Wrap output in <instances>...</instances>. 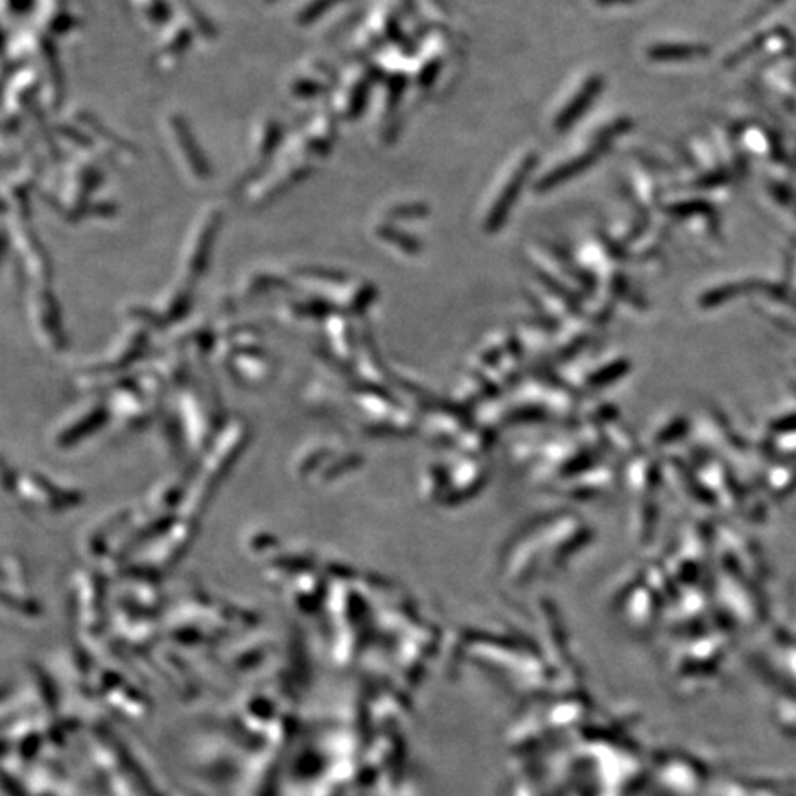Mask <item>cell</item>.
<instances>
[{
  "mask_svg": "<svg viewBox=\"0 0 796 796\" xmlns=\"http://www.w3.org/2000/svg\"><path fill=\"white\" fill-rule=\"evenodd\" d=\"M529 168H533V162L529 164V161H528L526 164H524L522 170H520V173L512 178V181L509 183V187L505 189V194L501 196L500 201L496 203L494 210H492V214H490V218H489L490 229H496V227H500L501 223H503L507 212L511 210L512 201H514V198H518L520 190H522V184H524V181H526V175H528Z\"/></svg>",
  "mask_w": 796,
  "mask_h": 796,
  "instance_id": "cell-1",
  "label": "cell"
},
{
  "mask_svg": "<svg viewBox=\"0 0 796 796\" xmlns=\"http://www.w3.org/2000/svg\"><path fill=\"white\" fill-rule=\"evenodd\" d=\"M599 87H601V81L599 80L588 81L587 87H585L581 94H579V98H577V100H573L570 107L566 109L564 113L560 114V119H559L560 128L570 126L571 122H573V120H576L577 116H579V114H581L582 111L588 107V103L592 102L594 98H596L597 92H599Z\"/></svg>",
  "mask_w": 796,
  "mask_h": 796,
  "instance_id": "cell-2",
  "label": "cell"
},
{
  "mask_svg": "<svg viewBox=\"0 0 796 796\" xmlns=\"http://www.w3.org/2000/svg\"><path fill=\"white\" fill-rule=\"evenodd\" d=\"M594 161H596V155H585V157H581V159H577L573 164H568V166L559 168L557 172H553L551 175H549L548 184L551 187V184L562 183V181H566V179H570L573 173L582 172V170H585L587 166H590Z\"/></svg>",
  "mask_w": 796,
  "mask_h": 796,
  "instance_id": "cell-3",
  "label": "cell"
},
{
  "mask_svg": "<svg viewBox=\"0 0 796 796\" xmlns=\"http://www.w3.org/2000/svg\"><path fill=\"white\" fill-rule=\"evenodd\" d=\"M697 54L695 46H660V49H652L651 55L658 61H677V60H689Z\"/></svg>",
  "mask_w": 796,
  "mask_h": 796,
  "instance_id": "cell-4",
  "label": "cell"
}]
</instances>
